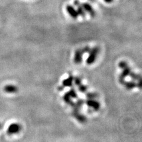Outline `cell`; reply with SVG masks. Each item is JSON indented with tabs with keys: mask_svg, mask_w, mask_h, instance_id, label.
I'll use <instances>...</instances> for the list:
<instances>
[{
	"mask_svg": "<svg viewBox=\"0 0 142 142\" xmlns=\"http://www.w3.org/2000/svg\"><path fill=\"white\" fill-rule=\"evenodd\" d=\"M87 89H88V88H87V86L84 85H82V84H81V85H80L78 87L79 91H80L81 92H82V93H84V92H87Z\"/></svg>",
	"mask_w": 142,
	"mask_h": 142,
	"instance_id": "ac0fdd59",
	"label": "cell"
},
{
	"mask_svg": "<svg viewBox=\"0 0 142 142\" xmlns=\"http://www.w3.org/2000/svg\"><path fill=\"white\" fill-rule=\"evenodd\" d=\"M104 1L105 2L107 3H110L113 2V0H104Z\"/></svg>",
	"mask_w": 142,
	"mask_h": 142,
	"instance_id": "7402d4cb",
	"label": "cell"
},
{
	"mask_svg": "<svg viewBox=\"0 0 142 142\" xmlns=\"http://www.w3.org/2000/svg\"><path fill=\"white\" fill-rule=\"evenodd\" d=\"M67 93L70 95L71 98H77L78 97L77 92H76L74 88H72L71 90H70V91Z\"/></svg>",
	"mask_w": 142,
	"mask_h": 142,
	"instance_id": "2e32d148",
	"label": "cell"
},
{
	"mask_svg": "<svg viewBox=\"0 0 142 142\" xmlns=\"http://www.w3.org/2000/svg\"><path fill=\"white\" fill-rule=\"evenodd\" d=\"M74 5L76 7H77V11L79 15H80L81 16H82V17H84L85 16V11H84V10L82 7V6L80 4V3L79 2V1L76 0L74 1Z\"/></svg>",
	"mask_w": 142,
	"mask_h": 142,
	"instance_id": "8992f818",
	"label": "cell"
},
{
	"mask_svg": "<svg viewBox=\"0 0 142 142\" xmlns=\"http://www.w3.org/2000/svg\"><path fill=\"white\" fill-rule=\"evenodd\" d=\"M123 85L124 86L125 89L127 90H133L137 87V84L134 81H130V82H124Z\"/></svg>",
	"mask_w": 142,
	"mask_h": 142,
	"instance_id": "8fae6325",
	"label": "cell"
},
{
	"mask_svg": "<svg viewBox=\"0 0 142 142\" xmlns=\"http://www.w3.org/2000/svg\"><path fill=\"white\" fill-rule=\"evenodd\" d=\"M82 49V52H83L84 53H89V52H90V51L91 50L90 47H89L88 46H87V47H84L83 49Z\"/></svg>",
	"mask_w": 142,
	"mask_h": 142,
	"instance_id": "44dd1931",
	"label": "cell"
},
{
	"mask_svg": "<svg viewBox=\"0 0 142 142\" xmlns=\"http://www.w3.org/2000/svg\"><path fill=\"white\" fill-rule=\"evenodd\" d=\"M86 97L88 99H91V100H95V99L98 98V94L94 93V92H90V93H87L86 95Z\"/></svg>",
	"mask_w": 142,
	"mask_h": 142,
	"instance_id": "4fadbf2b",
	"label": "cell"
},
{
	"mask_svg": "<svg viewBox=\"0 0 142 142\" xmlns=\"http://www.w3.org/2000/svg\"><path fill=\"white\" fill-rule=\"evenodd\" d=\"M131 73V69L129 67V66H127L125 67V68L122 69V72L120 75L119 78L125 79V78L127 77L128 76H130Z\"/></svg>",
	"mask_w": 142,
	"mask_h": 142,
	"instance_id": "ba28073f",
	"label": "cell"
},
{
	"mask_svg": "<svg viewBox=\"0 0 142 142\" xmlns=\"http://www.w3.org/2000/svg\"><path fill=\"white\" fill-rule=\"evenodd\" d=\"M20 125L17 124H12L10 125V127H9L8 132H9V133L10 134H16L17 133V132L20 131Z\"/></svg>",
	"mask_w": 142,
	"mask_h": 142,
	"instance_id": "9c48e42d",
	"label": "cell"
},
{
	"mask_svg": "<svg viewBox=\"0 0 142 142\" xmlns=\"http://www.w3.org/2000/svg\"><path fill=\"white\" fill-rule=\"evenodd\" d=\"M85 102L90 108H92V110H94V111H97L100 110L101 107L100 103L98 101H97V100L88 99Z\"/></svg>",
	"mask_w": 142,
	"mask_h": 142,
	"instance_id": "7a4b0ae2",
	"label": "cell"
},
{
	"mask_svg": "<svg viewBox=\"0 0 142 142\" xmlns=\"http://www.w3.org/2000/svg\"><path fill=\"white\" fill-rule=\"evenodd\" d=\"M82 6L85 12L88 13L92 17H95V12L93 8H92V7L90 4H89L88 3H84V4H82Z\"/></svg>",
	"mask_w": 142,
	"mask_h": 142,
	"instance_id": "5b68a950",
	"label": "cell"
},
{
	"mask_svg": "<svg viewBox=\"0 0 142 142\" xmlns=\"http://www.w3.org/2000/svg\"><path fill=\"white\" fill-rule=\"evenodd\" d=\"M84 53L82 52V49H77V50H75V54H74V63L77 65L81 63L82 61V56H83Z\"/></svg>",
	"mask_w": 142,
	"mask_h": 142,
	"instance_id": "3957f363",
	"label": "cell"
},
{
	"mask_svg": "<svg viewBox=\"0 0 142 142\" xmlns=\"http://www.w3.org/2000/svg\"><path fill=\"white\" fill-rule=\"evenodd\" d=\"M74 77L72 75H69L67 78L63 81L62 86L63 87H72L74 83Z\"/></svg>",
	"mask_w": 142,
	"mask_h": 142,
	"instance_id": "52a82bcc",
	"label": "cell"
},
{
	"mask_svg": "<svg viewBox=\"0 0 142 142\" xmlns=\"http://www.w3.org/2000/svg\"><path fill=\"white\" fill-rule=\"evenodd\" d=\"M66 9L67 12L69 14V16L74 19H77L79 16L77 10L73 6H70V5H67L66 7Z\"/></svg>",
	"mask_w": 142,
	"mask_h": 142,
	"instance_id": "277c9868",
	"label": "cell"
},
{
	"mask_svg": "<svg viewBox=\"0 0 142 142\" xmlns=\"http://www.w3.org/2000/svg\"><path fill=\"white\" fill-rule=\"evenodd\" d=\"M74 116L77 118V119L79 121L81 122V123H85L87 121L86 117L79 113V111H74Z\"/></svg>",
	"mask_w": 142,
	"mask_h": 142,
	"instance_id": "7c38bea8",
	"label": "cell"
},
{
	"mask_svg": "<svg viewBox=\"0 0 142 142\" xmlns=\"http://www.w3.org/2000/svg\"><path fill=\"white\" fill-rule=\"evenodd\" d=\"M71 97H70V95H69L68 93H66L65 94V95L63 96V100L64 101H65V102H66V103H67V104H71L72 103V100H71Z\"/></svg>",
	"mask_w": 142,
	"mask_h": 142,
	"instance_id": "9a60e30c",
	"label": "cell"
},
{
	"mask_svg": "<svg viewBox=\"0 0 142 142\" xmlns=\"http://www.w3.org/2000/svg\"><path fill=\"white\" fill-rule=\"evenodd\" d=\"M118 66H119V67L120 69H123L124 68H125V67L127 66H128V65L125 61H121V62L118 63Z\"/></svg>",
	"mask_w": 142,
	"mask_h": 142,
	"instance_id": "d6986e66",
	"label": "cell"
},
{
	"mask_svg": "<svg viewBox=\"0 0 142 142\" xmlns=\"http://www.w3.org/2000/svg\"><path fill=\"white\" fill-rule=\"evenodd\" d=\"M130 77H131V78L133 80V81H137L138 80H140V78L142 77V76L141 75H140V74H135V73H134V72H131V73L130 74Z\"/></svg>",
	"mask_w": 142,
	"mask_h": 142,
	"instance_id": "5bb4252c",
	"label": "cell"
},
{
	"mask_svg": "<svg viewBox=\"0 0 142 142\" xmlns=\"http://www.w3.org/2000/svg\"><path fill=\"white\" fill-rule=\"evenodd\" d=\"M137 87H138L140 90H142V77L140 80L137 81Z\"/></svg>",
	"mask_w": 142,
	"mask_h": 142,
	"instance_id": "ffe728a7",
	"label": "cell"
},
{
	"mask_svg": "<svg viewBox=\"0 0 142 142\" xmlns=\"http://www.w3.org/2000/svg\"><path fill=\"white\" fill-rule=\"evenodd\" d=\"M99 52H100V48L97 46L91 49V50L89 52L90 55H89L88 59H87V63L88 65H92L95 62Z\"/></svg>",
	"mask_w": 142,
	"mask_h": 142,
	"instance_id": "6da1fadb",
	"label": "cell"
},
{
	"mask_svg": "<svg viewBox=\"0 0 142 142\" xmlns=\"http://www.w3.org/2000/svg\"><path fill=\"white\" fill-rule=\"evenodd\" d=\"M74 82L75 83L76 86L79 87L82 84V80L80 77H75L74 79Z\"/></svg>",
	"mask_w": 142,
	"mask_h": 142,
	"instance_id": "e0dca14e",
	"label": "cell"
},
{
	"mask_svg": "<svg viewBox=\"0 0 142 142\" xmlns=\"http://www.w3.org/2000/svg\"><path fill=\"white\" fill-rule=\"evenodd\" d=\"M4 91L7 93H16L18 91V88L15 85H7L4 88Z\"/></svg>",
	"mask_w": 142,
	"mask_h": 142,
	"instance_id": "30bf717a",
	"label": "cell"
},
{
	"mask_svg": "<svg viewBox=\"0 0 142 142\" xmlns=\"http://www.w3.org/2000/svg\"><path fill=\"white\" fill-rule=\"evenodd\" d=\"M58 89L59 91H62L63 89V86H60V87H58Z\"/></svg>",
	"mask_w": 142,
	"mask_h": 142,
	"instance_id": "603a6c76",
	"label": "cell"
}]
</instances>
